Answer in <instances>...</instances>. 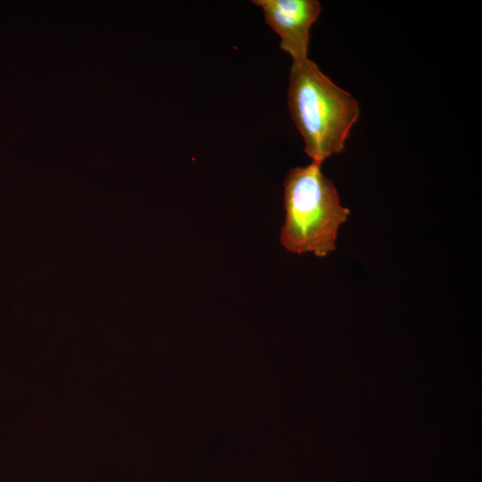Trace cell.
Masks as SVG:
<instances>
[{
	"instance_id": "6da1fadb",
	"label": "cell",
	"mask_w": 482,
	"mask_h": 482,
	"mask_svg": "<svg viewBox=\"0 0 482 482\" xmlns=\"http://www.w3.org/2000/svg\"><path fill=\"white\" fill-rule=\"evenodd\" d=\"M287 104L312 162L341 153L360 115L359 103L308 57L293 61Z\"/></svg>"
},
{
	"instance_id": "3957f363",
	"label": "cell",
	"mask_w": 482,
	"mask_h": 482,
	"mask_svg": "<svg viewBox=\"0 0 482 482\" xmlns=\"http://www.w3.org/2000/svg\"><path fill=\"white\" fill-rule=\"evenodd\" d=\"M267 24L280 37V48L293 61L308 57L310 29L317 21L321 5L316 0H253Z\"/></svg>"
},
{
	"instance_id": "7a4b0ae2",
	"label": "cell",
	"mask_w": 482,
	"mask_h": 482,
	"mask_svg": "<svg viewBox=\"0 0 482 482\" xmlns=\"http://www.w3.org/2000/svg\"><path fill=\"white\" fill-rule=\"evenodd\" d=\"M320 167L312 162L290 169L285 177L286 215L279 239L289 252L326 256L336 249L338 229L350 213Z\"/></svg>"
}]
</instances>
